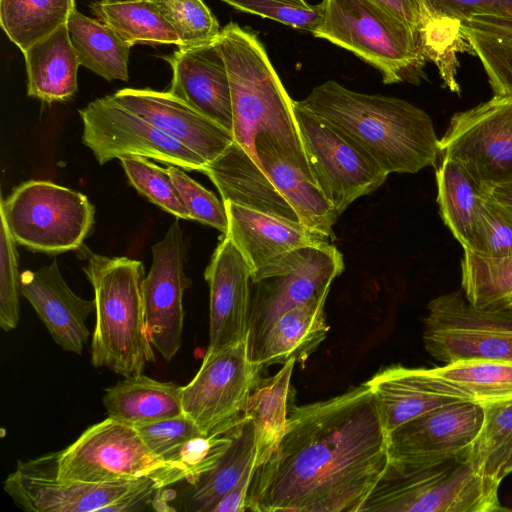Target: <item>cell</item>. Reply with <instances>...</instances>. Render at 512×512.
<instances>
[{
    "label": "cell",
    "mask_w": 512,
    "mask_h": 512,
    "mask_svg": "<svg viewBox=\"0 0 512 512\" xmlns=\"http://www.w3.org/2000/svg\"><path fill=\"white\" fill-rule=\"evenodd\" d=\"M327 295H319L281 314L268 328L251 360L260 365L304 363L325 339L329 326L324 307Z\"/></svg>",
    "instance_id": "25"
},
{
    "label": "cell",
    "mask_w": 512,
    "mask_h": 512,
    "mask_svg": "<svg viewBox=\"0 0 512 512\" xmlns=\"http://www.w3.org/2000/svg\"><path fill=\"white\" fill-rule=\"evenodd\" d=\"M498 482L475 470L470 446L418 464L388 463L359 512H492L504 510Z\"/></svg>",
    "instance_id": "5"
},
{
    "label": "cell",
    "mask_w": 512,
    "mask_h": 512,
    "mask_svg": "<svg viewBox=\"0 0 512 512\" xmlns=\"http://www.w3.org/2000/svg\"><path fill=\"white\" fill-rule=\"evenodd\" d=\"M83 271L94 292L91 363L128 377L155 360L145 328L143 264L127 257L86 253Z\"/></svg>",
    "instance_id": "3"
},
{
    "label": "cell",
    "mask_w": 512,
    "mask_h": 512,
    "mask_svg": "<svg viewBox=\"0 0 512 512\" xmlns=\"http://www.w3.org/2000/svg\"><path fill=\"white\" fill-rule=\"evenodd\" d=\"M293 110L311 174L338 216L385 182L389 174L339 129L298 101Z\"/></svg>",
    "instance_id": "11"
},
{
    "label": "cell",
    "mask_w": 512,
    "mask_h": 512,
    "mask_svg": "<svg viewBox=\"0 0 512 512\" xmlns=\"http://www.w3.org/2000/svg\"><path fill=\"white\" fill-rule=\"evenodd\" d=\"M232 428L220 435L195 436L182 445L178 461L188 469L186 481L190 485L218 464L232 442Z\"/></svg>",
    "instance_id": "47"
},
{
    "label": "cell",
    "mask_w": 512,
    "mask_h": 512,
    "mask_svg": "<svg viewBox=\"0 0 512 512\" xmlns=\"http://www.w3.org/2000/svg\"><path fill=\"white\" fill-rule=\"evenodd\" d=\"M164 59L172 69L168 91L232 132L231 87L217 40L196 47L179 48Z\"/></svg>",
    "instance_id": "20"
},
{
    "label": "cell",
    "mask_w": 512,
    "mask_h": 512,
    "mask_svg": "<svg viewBox=\"0 0 512 512\" xmlns=\"http://www.w3.org/2000/svg\"><path fill=\"white\" fill-rule=\"evenodd\" d=\"M460 21L462 34L479 58L494 96L512 97V17L473 15Z\"/></svg>",
    "instance_id": "32"
},
{
    "label": "cell",
    "mask_w": 512,
    "mask_h": 512,
    "mask_svg": "<svg viewBox=\"0 0 512 512\" xmlns=\"http://www.w3.org/2000/svg\"><path fill=\"white\" fill-rule=\"evenodd\" d=\"M232 442L211 471L191 485L185 509L192 512H212L221 498L255 466L256 445L252 421L242 415L231 430Z\"/></svg>",
    "instance_id": "31"
},
{
    "label": "cell",
    "mask_w": 512,
    "mask_h": 512,
    "mask_svg": "<svg viewBox=\"0 0 512 512\" xmlns=\"http://www.w3.org/2000/svg\"><path fill=\"white\" fill-rule=\"evenodd\" d=\"M254 467L249 468L239 482L214 507L212 512L247 511V498Z\"/></svg>",
    "instance_id": "50"
},
{
    "label": "cell",
    "mask_w": 512,
    "mask_h": 512,
    "mask_svg": "<svg viewBox=\"0 0 512 512\" xmlns=\"http://www.w3.org/2000/svg\"><path fill=\"white\" fill-rule=\"evenodd\" d=\"M0 215L14 241L47 254L79 249L94 224L95 209L82 193L50 181L30 180L17 186Z\"/></svg>",
    "instance_id": "8"
},
{
    "label": "cell",
    "mask_w": 512,
    "mask_h": 512,
    "mask_svg": "<svg viewBox=\"0 0 512 512\" xmlns=\"http://www.w3.org/2000/svg\"><path fill=\"white\" fill-rule=\"evenodd\" d=\"M254 147L258 164L290 203L301 224L332 238L338 215L314 181L305 154L268 134L258 135Z\"/></svg>",
    "instance_id": "21"
},
{
    "label": "cell",
    "mask_w": 512,
    "mask_h": 512,
    "mask_svg": "<svg viewBox=\"0 0 512 512\" xmlns=\"http://www.w3.org/2000/svg\"><path fill=\"white\" fill-rule=\"evenodd\" d=\"M511 472H512V452L509 455V458L507 459V461L504 464L503 469L501 471V475H500L501 480H503L504 477L507 476L508 474H510Z\"/></svg>",
    "instance_id": "52"
},
{
    "label": "cell",
    "mask_w": 512,
    "mask_h": 512,
    "mask_svg": "<svg viewBox=\"0 0 512 512\" xmlns=\"http://www.w3.org/2000/svg\"><path fill=\"white\" fill-rule=\"evenodd\" d=\"M227 235L240 251L252 273L282 255L305 246L329 244V237L301 223L258 212L224 201Z\"/></svg>",
    "instance_id": "23"
},
{
    "label": "cell",
    "mask_w": 512,
    "mask_h": 512,
    "mask_svg": "<svg viewBox=\"0 0 512 512\" xmlns=\"http://www.w3.org/2000/svg\"><path fill=\"white\" fill-rule=\"evenodd\" d=\"M367 382L387 434L425 412L460 401L437 390L425 368L391 366L379 371Z\"/></svg>",
    "instance_id": "26"
},
{
    "label": "cell",
    "mask_w": 512,
    "mask_h": 512,
    "mask_svg": "<svg viewBox=\"0 0 512 512\" xmlns=\"http://www.w3.org/2000/svg\"><path fill=\"white\" fill-rule=\"evenodd\" d=\"M136 428L153 453L164 461L180 465L183 464L178 461V454L182 445L202 434L184 414Z\"/></svg>",
    "instance_id": "46"
},
{
    "label": "cell",
    "mask_w": 512,
    "mask_h": 512,
    "mask_svg": "<svg viewBox=\"0 0 512 512\" xmlns=\"http://www.w3.org/2000/svg\"><path fill=\"white\" fill-rule=\"evenodd\" d=\"M74 9L75 0H0V23L24 53L66 25Z\"/></svg>",
    "instance_id": "36"
},
{
    "label": "cell",
    "mask_w": 512,
    "mask_h": 512,
    "mask_svg": "<svg viewBox=\"0 0 512 512\" xmlns=\"http://www.w3.org/2000/svg\"><path fill=\"white\" fill-rule=\"evenodd\" d=\"M23 54L30 97L51 103L65 101L75 94L80 63L66 25Z\"/></svg>",
    "instance_id": "28"
},
{
    "label": "cell",
    "mask_w": 512,
    "mask_h": 512,
    "mask_svg": "<svg viewBox=\"0 0 512 512\" xmlns=\"http://www.w3.org/2000/svg\"><path fill=\"white\" fill-rule=\"evenodd\" d=\"M262 366L249 355L248 340L206 352L193 379L181 388L183 414L203 435H220L242 417Z\"/></svg>",
    "instance_id": "12"
},
{
    "label": "cell",
    "mask_w": 512,
    "mask_h": 512,
    "mask_svg": "<svg viewBox=\"0 0 512 512\" xmlns=\"http://www.w3.org/2000/svg\"><path fill=\"white\" fill-rule=\"evenodd\" d=\"M435 176L441 217L463 250L471 251L480 187L462 164L449 157H442Z\"/></svg>",
    "instance_id": "34"
},
{
    "label": "cell",
    "mask_w": 512,
    "mask_h": 512,
    "mask_svg": "<svg viewBox=\"0 0 512 512\" xmlns=\"http://www.w3.org/2000/svg\"><path fill=\"white\" fill-rule=\"evenodd\" d=\"M419 35L422 0H371Z\"/></svg>",
    "instance_id": "49"
},
{
    "label": "cell",
    "mask_w": 512,
    "mask_h": 512,
    "mask_svg": "<svg viewBox=\"0 0 512 512\" xmlns=\"http://www.w3.org/2000/svg\"><path fill=\"white\" fill-rule=\"evenodd\" d=\"M120 162L130 184L141 195L175 217L191 220L167 168H161L144 157H126Z\"/></svg>",
    "instance_id": "41"
},
{
    "label": "cell",
    "mask_w": 512,
    "mask_h": 512,
    "mask_svg": "<svg viewBox=\"0 0 512 512\" xmlns=\"http://www.w3.org/2000/svg\"><path fill=\"white\" fill-rule=\"evenodd\" d=\"M173 27L180 39L178 48L214 42L221 29L202 0H150Z\"/></svg>",
    "instance_id": "40"
},
{
    "label": "cell",
    "mask_w": 512,
    "mask_h": 512,
    "mask_svg": "<svg viewBox=\"0 0 512 512\" xmlns=\"http://www.w3.org/2000/svg\"><path fill=\"white\" fill-rule=\"evenodd\" d=\"M483 417V407L468 401L425 412L388 434L389 462L418 464L454 455L473 443Z\"/></svg>",
    "instance_id": "17"
},
{
    "label": "cell",
    "mask_w": 512,
    "mask_h": 512,
    "mask_svg": "<svg viewBox=\"0 0 512 512\" xmlns=\"http://www.w3.org/2000/svg\"><path fill=\"white\" fill-rule=\"evenodd\" d=\"M217 44L229 75L234 141L256 162L254 142L260 134L272 135L290 149L304 153L294 100L257 36L229 23L221 29Z\"/></svg>",
    "instance_id": "4"
},
{
    "label": "cell",
    "mask_w": 512,
    "mask_h": 512,
    "mask_svg": "<svg viewBox=\"0 0 512 512\" xmlns=\"http://www.w3.org/2000/svg\"><path fill=\"white\" fill-rule=\"evenodd\" d=\"M471 252L486 258L512 257V215L482 192Z\"/></svg>",
    "instance_id": "42"
},
{
    "label": "cell",
    "mask_w": 512,
    "mask_h": 512,
    "mask_svg": "<svg viewBox=\"0 0 512 512\" xmlns=\"http://www.w3.org/2000/svg\"><path fill=\"white\" fill-rule=\"evenodd\" d=\"M141 479L91 483L57 476V452L18 461L4 483L16 506L29 512H102Z\"/></svg>",
    "instance_id": "16"
},
{
    "label": "cell",
    "mask_w": 512,
    "mask_h": 512,
    "mask_svg": "<svg viewBox=\"0 0 512 512\" xmlns=\"http://www.w3.org/2000/svg\"><path fill=\"white\" fill-rule=\"evenodd\" d=\"M167 171L191 220L209 225L226 234L228 217L224 202L189 177L181 167L169 165Z\"/></svg>",
    "instance_id": "43"
},
{
    "label": "cell",
    "mask_w": 512,
    "mask_h": 512,
    "mask_svg": "<svg viewBox=\"0 0 512 512\" xmlns=\"http://www.w3.org/2000/svg\"><path fill=\"white\" fill-rule=\"evenodd\" d=\"M80 65L107 81H128L131 45L107 25L73 10L66 24Z\"/></svg>",
    "instance_id": "33"
},
{
    "label": "cell",
    "mask_w": 512,
    "mask_h": 512,
    "mask_svg": "<svg viewBox=\"0 0 512 512\" xmlns=\"http://www.w3.org/2000/svg\"><path fill=\"white\" fill-rule=\"evenodd\" d=\"M312 33L375 67L384 84L417 82L425 58L419 35L371 0H322Z\"/></svg>",
    "instance_id": "6"
},
{
    "label": "cell",
    "mask_w": 512,
    "mask_h": 512,
    "mask_svg": "<svg viewBox=\"0 0 512 512\" xmlns=\"http://www.w3.org/2000/svg\"><path fill=\"white\" fill-rule=\"evenodd\" d=\"M298 103L339 129L388 174L436 166L440 147L432 119L403 99L352 91L329 80Z\"/></svg>",
    "instance_id": "2"
},
{
    "label": "cell",
    "mask_w": 512,
    "mask_h": 512,
    "mask_svg": "<svg viewBox=\"0 0 512 512\" xmlns=\"http://www.w3.org/2000/svg\"><path fill=\"white\" fill-rule=\"evenodd\" d=\"M181 388L135 374L106 388L102 402L108 417L137 427L182 415Z\"/></svg>",
    "instance_id": "27"
},
{
    "label": "cell",
    "mask_w": 512,
    "mask_h": 512,
    "mask_svg": "<svg viewBox=\"0 0 512 512\" xmlns=\"http://www.w3.org/2000/svg\"><path fill=\"white\" fill-rule=\"evenodd\" d=\"M204 276L210 295L206 352L248 340L252 270L227 235L215 249Z\"/></svg>",
    "instance_id": "18"
},
{
    "label": "cell",
    "mask_w": 512,
    "mask_h": 512,
    "mask_svg": "<svg viewBox=\"0 0 512 512\" xmlns=\"http://www.w3.org/2000/svg\"><path fill=\"white\" fill-rule=\"evenodd\" d=\"M419 41L425 60L435 63L444 86L451 92L460 94L456 80L457 54L471 52L462 34L460 19L435 11L423 2Z\"/></svg>",
    "instance_id": "37"
},
{
    "label": "cell",
    "mask_w": 512,
    "mask_h": 512,
    "mask_svg": "<svg viewBox=\"0 0 512 512\" xmlns=\"http://www.w3.org/2000/svg\"><path fill=\"white\" fill-rule=\"evenodd\" d=\"M388 463V434L365 382L294 407L254 471L247 511L359 512Z\"/></svg>",
    "instance_id": "1"
},
{
    "label": "cell",
    "mask_w": 512,
    "mask_h": 512,
    "mask_svg": "<svg viewBox=\"0 0 512 512\" xmlns=\"http://www.w3.org/2000/svg\"><path fill=\"white\" fill-rule=\"evenodd\" d=\"M244 12L313 33L321 20V5L305 0H220Z\"/></svg>",
    "instance_id": "45"
},
{
    "label": "cell",
    "mask_w": 512,
    "mask_h": 512,
    "mask_svg": "<svg viewBox=\"0 0 512 512\" xmlns=\"http://www.w3.org/2000/svg\"><path fill=\"white\" fill-rule=\"evenodd\" d=\"M512 215V182L494 187L480 188Z\"/></svg>",
    "instance_id": "51"
},
{
    "label": "cell",
    "mask_w": 512,
    "mask_h": 512,
    "mask_svg": "<svg viewBox=\"0 0 512 512\" xmlns=\"http://www.w3.org/2000/svg\"><path fill=\"white\" fill-rule=\"evenodd\" d=\"M445 395L480 406L512 399V361L461 360L428 369Z\"/></svg>",
    "instance_id": "29"
},
{
    "label": "cell",
    "mask_w": 512,
    "mask_h": 512,
    "mask_svg": "<svg viewBox=\"0 0 512 512\" xmlns=\"http://www.w3.org/2000/svg\"><path fill=\"white\" fill-rule=\"evenodd\" d=\"M110 96L125 109L178 140L207 163L219 157L234 142L231 131L169 91L124 88Z\"/></svg>",
    "instance_id": "19"
},
{
    "label": "cell",
    "mask_w": 512,
    "mask_h": 512,
    "mask_svg": "<svg viewBox=\"0 0 512 512\" xmlns=\"http://www.w3.org/2000/svg\"><path fill=\"white\" fill-rule=\"evenodd\" d=\"M0 327L9 332L19 321L20 275L16 242L0 215Z\"/></svg>",
    "instance_id": "44"
},
{
    "label": "cell",
    "mask_w": 512,
    "mask_h": 512,
    "mask_svg": "<svg viewBox=\"0 0 512 512\" xmlns=\"http://www.w3.org/2000/svg\"><path fill=\"white\" fill-rule=\"evenodd\" d=\"M20 292L63 350L81 355L90 332L86 321L94 299L76 295L64 280L57 261L20 275Z\"/></svg>",
    "instance_id": "22"
},
{
    "label": "cell",
    "mask_w": 512,
    "mask_h": 512,
    "mask_svg": "<svg viewBox=\"0 0 512 512\" xmlns=\"http://www.w3.org/2000/svg\"><path fill=\"white\" fill-rule=\"evenodd\" d=\"M344 269L331 243L292 250L252 273L248 348L254 355L271 324L284 312L319 295H328Z\"/></svg>",
    "instance_id": "9"
},
{
    "label": "cell",
    "mask_w": 512,
    "mask_h": 512,
    "mask_svg": "<svg viewBox=\"0 0 512 512\" xmlns=\"http://www.w3.org/2000/svg\"><path fill=\"white\" fill-rule=\"evenodd\" d=\"M218 189L222 201L301 223L287 199L255 161L235 141L202 170Z\"/></svg>",
    "instance_id": "24"
},
{
    "label": "cell",
    "mask_w": 512,
    "mask_h": 512,
    "mask_svg": "<svg viewBox=\"0 0 512 512\" xmlns=\"http://www.w3.org/2000/svg\"><path fill=\"white\" fill-rule=\"evenodd\" d=\"M83 143L99 164L126 157L151 158L187 171H200L208 164L201 156L111 96L98 98L79 110Z\"/></svg>",
    "instance_id": "13"
},
{
    "label": "cell",
    "mask_w": 512,
    "mask_h": 512,
    "mask_svg": "<svg viewBox=\"0 0 512 512\" xmlns=\"http://www.w3.org/2000/svg\"><path fill=\"white\" fill-rule=\"evenodd\" d=\"M151 251L152 264L142 283L145 328L153 348L169 362L182 344V301L191 285L185 274L188 245L178 220Z\"/></svg>",
    "instance_id": "15"
},
{
    "label": "cell",
    "mask_w": 512,
    "mask_h": 512,
    "mask_svg": "<svg viewBox=\"0 0 512 512\" xmlns=\"http://www.w3.org/2000/svg\"><path fill=\"white\" fill-rule=\"evenodd\" d=\"M295 363L296 361L292 359L283 364L274 376L258 379L247 400L243 415L249 418L254 426V471L267 460L284 433Z\"/></svg>",
    "instance_id": "30"
},
{
    "label": "cell",
    "mask_w": 512,
    "mask_h": 512,
    "mask_svg": "<svg viewBox=\"0 0 512 512\" xmlns=\"http://www.w3.org/2000/svg\"><path fill=\"white\" fill-rule=\"evenodd\" d=\"M431 9L464 19L473 15L512 17V0H423Z\"/></svg>",
    "instance_id": "48"
},
{
    "label": "cell",
    "mask_w": 512,
    "mask_h": 512,
    "mask_svg": "<svg viewBox=\"0 0 512 512\" xmlns=\"http://www.w3.org/2000/svg\"><path fill=\"white\" fill-rule=\"evenodd\" d=\"M90 8L97 20L131 46L181 44L173 27L150 0H99Z\"/></svg>",
    "instance_id": "35"
},
{
    "label": "cell",
    "mask_w": 512,
    "mask_h": 512,
    "mask_svg": "<svg viewBox=\"0 0 512 512\" xmlns=\"http://www.w3.org/2000/svg\"><path fill=\"white\" fill-rule=\"evenodd\" d=\"M481 428L470 445L472 464L480 475L500 483L512 452V399L482 406Z\"/></svg>",
    "instance_id": "39"
},
{
    "label": "cell",
    "mask_w": 512,
    "mask_h": 512,
    "mask_svg": "<svg viewBox=\"0 0 512 512\" xmlns=\"http://www.w3.org/2000/svg\"><path fill=\"white\" fill-rule=\"evenodd\" d=\"M423 343L438 361H512V307L479 308L460 292L429 302Z\"/></svg>",
    "instance_id": "10"
},
{
    "label": "cell",
    "mask_w": 512,
    "mask_h": 512,
    "mask_svg": "<svg viewBox=\"0 0 512 512\" xmlns=\"http://www.w3.org/2000/svg\"><path fill=\"white\" fill-rule=\"evenodd\" d=\"M440 156L462 164L480 188L512 182V97L454 114L439 139Z\"/></svg>",
    "instance_id": "14"
},
{
    "label": "cell",
    "mask_w": 512,
    "mask_h": 512,
    "mask_svg": "<svg viewBox=\"0 0 512 512\" xmlns=\"http://www.w3.org/2000/svg\"><path fill=\"white\" fill-rule=\"evenodd\" d=\"M461 287L465 298L476 307H512V257L486 258L464 250Z\"/></svg>",
    "instance_id": "38"
},
{
    "label": "cell",
    "mask_w": 512,
    "mask_h": 512,
    "mask_svg": "<svg viewBox=\"0 0 512 512\" xmlns=\"http://www.w3.org/2000/svg\"><path fill=\"white\" fill-rule=\"evenodd\" d=\"M188 469L159 458L136 427L107 417L57 452L60 479L91 483L152 478L163 486L188 479Z\"/></svg>",
    "instance_id": "7"
}]
</instances>
